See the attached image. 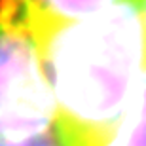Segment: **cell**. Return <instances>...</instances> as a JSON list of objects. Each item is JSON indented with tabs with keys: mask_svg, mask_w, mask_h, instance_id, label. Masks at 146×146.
<instances>
[{
	"mask_svg": "<svg viewBox=\"0 0 146 146\" xmlns=\"http://www.w3.org/2000/svg\"><path fill=\"white\" fill-rule=\"evenodd\" d=\"M34 25L61 121L95 146L119 121L146 70L139 6L118 0L82 19Z\"/></svg>",
	"mask_w": 146,
	"mask_h": 146,
	"instance_id": "obj_1",
	"label": "cell"
},
{
	"mask_svg": "<svg viewBox=\"0 0 146 146\" xmlns=\"http://www.w3.org/2000/svg\"><path fill=\"white\" fill-rule=\"evenodd\" d=\"M61 121L38 31L19 0H0V135H42Z\"/></svg>",
	"mask_w": 146,
	"mask_h": 146,
	"instance_id": "obj_2",
	"label": "cell"
},
{
	"mask_svg": "<svg viewBox=\"0 0 146 146\" xmlns=\"http://www.w3.org/2000/svg\"><path fill=\"white\" fill-rule=\"evenodd\" d=\"M95 146H146V70L119 121Z\"/></svg>",
	"mask_w": 146,
	"mask_h": 146,
	"instance_id": "obj_3",
	"label": "cell"
},
{
	"mask_svg": "<svg viewBox=\"0 0 146 146\" xmlns=\"http://www.w3.org/2000/svg\"><path fill=\"white\" fill-rule=\"evenodd\" d=\"M19 2L36 23H61L97 13L118 0H19Z\"/></svg>",
	"mask_w": 146,
	"mask_h": 146,
	"instance_id": "obj_4",
	"label": "cell"
},
{
	"mask_svg": "<svg viewBox=\"0 0 146 146\" xmlns=\"http://www.w3.org/2000/svg\"><path fill=\"white\" fill-rule=\"evenodd\" d=\"M0 146H86V142L78 139L63 121H59L55 127L36 137L13 139L0 135Z\"/></svg>",
	"mask_w": 146,
	"mask_h": 146,
	"instance_id": "obj_5",
	"label": "cell"
},
{
	"mask_svg": "<svg viewBox=\"0 0 146 146\" xmlns=\"http://www.w3.org/2000/svg\"><path fill=\"white\" fill-rule=\"evenodd\" d=\"M137 6H139V11H141V17H142V23L146 27V0H135Z\"/></svg>",
	"mask_w": 146,
	"mask_h": 146,
	"instance_id": "obj_6",
	"label": "cell"
}]
</instances>
